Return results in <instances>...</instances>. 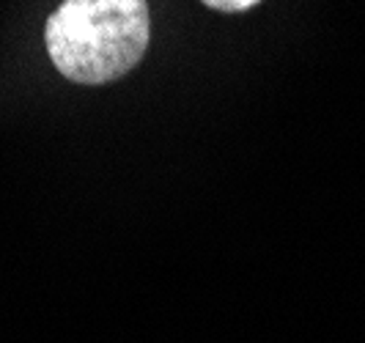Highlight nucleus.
I'll return each instance as SVG.
<instances>
[{"instance_id": "f257e3e1", "label": "nucleus", "mask_w": 365, "mask_h": 343, "mask_svg": "<svg viewBox=\"0 0 365 343\" xmlns=\"http://www.w3.org/2000/svg\"><path fill=\"white\" fill-rule=\"evenodd\" d=\"M151 17L143 0H66L44 25L55 69L80 86L132 72L148 50Z\"/></svg>"}, {"instance_id": "f03ea898", "label": "nucleus", "mask_w": 365, "mask_h": 343, "mask_svg": "<svg viewBox=\"0 0 365 343\" xmlns=\"http://www.w3.org/2000/svg\"><path fill=\"white\" fill-rule=\"evenodd\" d=\"M206 9H215V11H247V9H256V0H206L203 3Z\"/></svg>"}]
</instances>
